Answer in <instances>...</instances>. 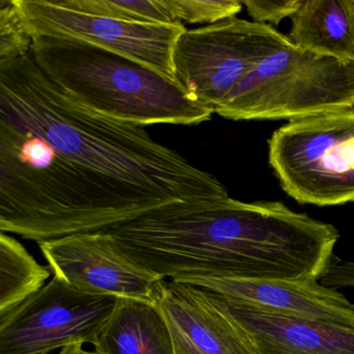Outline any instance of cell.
Segmentation results:
<instances>
[{
  "instance_id": "5b68a950",
  "label": "cell",
  "mask_w": 354,
  "mask_h": 354,
  "mask_svg": "<svg viewBox=\"0 0 354 354\" xmlns=\"http://www.w3.org/2000/svg\"><path fill=\"white\" fill-rule=\"evenodd\" d=\"M288 40L270 24L237 17L186 30L174 53L176 80L215 113L254 66Z\"/></svg>"
},
{
  "instance_id": "30bf717a",
  "label": "cell",
  "mask_w": 354,
  "mask_h": 354,
  "mask_svg": "<svg viewBox=\"0 0 354 354\" xmlns=\"http://www.w3.org/2000/svg\"><path fill=\"white\" fill-rule=\"evenodd\" d=\"M155 301L169 323L177 354H261L250 331L207 290L163 279Z\"/></svg>"
},
{
  "instance_id": "9a60e30c",
  "label": "cell",
  "mask_w": 354,
  "mask_h": 354,
  "mask_svg": "<svg viewBox=\"0 0 354 354\" xmlns=\"http://www.w3.org/2000/svg\"><path fill=\"white\" fill-rule=\"evenodd\" d=\"M62 5L94 15L142 24H179L165 0H63Z\"/></svg>"
},
{
  "instance_id": "ba28073f",
  "label": "cell",
  "mask_w": 354,
  "mask_h": 354,
  "mask_svg": "<svg viewBox=\"0 0 354 354\" xmlns=\"http://www.w3.org/2000/svg\"><path fill=\"white\" fill-rule=\"evenodd\" d=\"M38 244L53 275L86 293L155 300L163 281L128 258L106 231Z\"/></svg>"
},
{
  "instance_id": "ac0fdd59",
  "label": "cell",
  "mask_w": 354,
  "mask_h": 354,
  "mask_svg": "<svg viewBox=\"0 0 354 354\" xmlns=\"http://www.w3.org/2000/svg\"><path fill=\"white\" fill-rule=\"evenodd\" d=\"M248 15L257 24L279 26L281 20L291 18L299 8L301 0H242Z\"/></svg>"
},
{
  "instance_id": "6da1fadb",
  "label": "cell",
  "mask_w": 354,
  "mask_h": 354,
  "mask_svg": "<svg viewBox=\"0 0 354 354\" xmlns=\"http://www.w3.org/2000/svg\"><path fill=\"white\" fill-rule=\"evenodd\" d=\"M142 126L68 96L32 53L0 64V231L40 242L106 231L155 209L229 198Z\"/></svg>"
},
{
  "instance_id": "3957f363",
  "label": "cell",
  "mask_w": 354,
  "mask_h": 354,
  "mask_svg": "<svg viewBox=\"0 0 354 354\" xmlns=\"http://www.w3.org/2000/svg\"><path fill=\"white\" fill-rule=\"evenodd\" d=\"M354 109V61L304 50L288 40L263 57L217 115L232 121H277Z\"/></svg>"
},
{
  "instance_id": "9c48e42d",
  "label": "cell",
  "mask_w": 354,
  "mask_h": 354,
  "mask_svg": "<svg viewBox=\"0 0 354 354\" xmlns=\"http://www.w3.org/2000/svg\"><path fill=\"white\" fill-rule=\"evenodd\" d=\"M177 283L202 288L246 308L286 317L329 323L354 329V304L318 281L246 279L185 275Z\"/></svg>"
},
{
  "instance_id": "e0dca14e",
  "label": "cell",
  "mask_w": 354,
  "mask_h": 354,
  "mask_svg": "<svg viewBox=\"0 0 354 354\" xmlns=\"http://www.w3.org/2000/svg\"><path fill=\"white\" fill-rule=\"evenodd\" d=\"M177 24H210L236 17L242 10L239 0H165Z\"/></svg>"
},
{
  "instance_id": "8fae6325",
  "label": "cell",
  "mask_w": 354,
  "mask_h": 354,
  "mask_svg": "<svg viewBox=\"0 0 354 354\" xmlns=\"http://www.w3.org/2000/svg\"><path fill=\"white\" fill-rule=\"evenodd\" d=\"M212 294L250 331L261 354H354V329L266 314Z\"/></svg>"
},
{
  "instance_id": "ffe728a7",
  "label": "cell",
  "mask_w": 354,
  "mask_h": 354,
  "mask_svg": "<svg viewBox=\"0 0 354 354\" xmlns=\"http://www.w3.org/2000/svg\"><path fill=\"white\" fill-rule=\"evenodd\" d=\"M57 354H99L96 351L84 349L82 345H72L63 348Z\"/></svg>"
},
{
  "instance_id": "277c9868",
  "label": "cell",
  "mask_w": 354,
  "mask_h": 354,
  "mask_svg": "<svg viewBox=\"0 0 354 354\" xmlns=\"http://www.w3.org/2000/svg\"><path fill=\"white\" fill-rule=\"evenodd\" d=\"M281 189L301 205L354 202V109L288 122L268 140Z\"/></svg>"
},
{
  "instance_id": "4fadbf2b",
  "label": "cell",
  "mask_w": 354,
  "mask_h": 354,
  "mask_svg": "<svg viewBox=\"0 0 354 354\" xmlns=\"http://www.w3.org/2000/svg\"><path fill=\"white\" fill-rule=\"evenodd\" d=\"M288 39L324 57L354 61V0H301Z\"/></svg>"
},
{
  "instance_id": "8992f818",
  "label": "cell",
  "mask_w": 354,
  "mask_h": 354,
  "mask_svg": "<svg viewBox=\"0 0 354 354\" xmlns=\"http://www.w3.org/2000/svg\"><path fill=\"white\" fill-rule=\"evenodd\" d=\"M119 300L80 291L53 277L0 316V354H47L68 346L95 345Z\"/></svg>"
},
{
  "instance_id": "7a4b0ae2",
  "label": "cell",
  "mask_w": 354,
  "mask_h": 354,
  "mask_svg": "<svg viewBox=\"0 0 354 354\" xmlns=\"http://www.w3.org/2000/svg\"><path fill=\"white\" fill-rule=\"evenodd\" d=\"M41 71L86 109L138 126L198 125L213 113L176 78L69 37H32Z\"/></svg>"
},
{
  "instance_id": "7c38bea8",
  "label": "cell",
  "mask_w": 354,
  "mask_h": 354,
  "mask_svg": "<svg viewBox=\"0 0 354 354\" xmlns=\"http://www.w3.org/2000/svg\"><path fill=\"white\" fill-rule=\"evenodd\" d=\"M94 347L99 354H177L160 306L138 298H120Z\"/></svg>"
},
{
  "instance_id": "52a82bcc",
  "label": "cell",
  "mask_w": 354,
  "mask_h": 354,
  "mask_svg": "<svg viewBox=\"0 0 354 354\" xmlns=\"http://www.w3.org/2000/svg\"><path fill=\"white\" fill-rule=\"evenodd\" d=\"M34 36L69 37L123 55L175 77L174 53L187 28L182 24L127 21L78 11L59 0H14Z\"/></svg>"
},
{
  "instance_id": "2e32d148",
  "label": "cell",
  "mask_w": 354,
  "mask_h": 354,
  "mask_svg": "<svg viewBox=\"0 0 354 354\" xmlns=\"http://www.w3.org/2000/svg\"><path fill=\"white\" fill-rule=\"evenodd\" d=\"M32 37L14 0L0 6V64L16 61L32 53Z\"/></svg>"
},
{
  "instance_id": "5bb4252c",
  "label": "cell",
  "mask_w": 354,
  "mask_h": 354,
  "mask_svg": "<svg viewBox=\"0 0 354 354\" xmlns=\"http://www.w3.org/2000/svg\"><path fill=\"white\" fill-rule=\"evenodd\" d=\"M15 238L0 234V316L40 291L50 277Z\"/></svg>"
},
{
  "instance_id": "d6986e66",
  "label": "cell",
  "mask_w": 354,
  "mask_h": 354,
  "mask_svg": "<svg viewBox=\"0 0 354 354\" xmlns=\"http://www.w3.org/2000/svg\"><path fill=\"white\" fill-rule=\"evenodd\" d=\"M320 283L327 288H354V261L331 264Z\"/></svg>"
}]
</instances>
